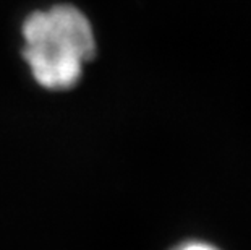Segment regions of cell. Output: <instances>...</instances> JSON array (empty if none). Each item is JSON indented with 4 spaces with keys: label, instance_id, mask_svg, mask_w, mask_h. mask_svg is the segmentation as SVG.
<instances>
[{
    "label": "cell",
    "instance_id": "6da1fadb",
    "mask_svg": "<svg viewBox=\"0 0 251 250\" xmlns=\"http://www.w3.org/2000/svg\"><path fill=\"white\" fill-rule=\"evenodd\" d=\"M23 57L31 75L52 91L73 88L96 54L93 26L73 5L31 13L23 23Z\"/></svg>",
    "mask_w": 251,
    "mask_h": 250
},
{
    "label": "cell",
    "instance_id": "7a4b0ae2",
    "mask_svg": "<svg viewBox=\"0 0 251 250\" xmlns=\"http://www.w3.org/2000/svg\"><path fill=\"white\" fill-rule=\"evenodd\" d=\"M175 250H219V249L209 246V244H204V242H186L183 246L177 247Z\"/></svg>",
    "mask_w": 251,
    "mask_h": 250
}]
</instances>
